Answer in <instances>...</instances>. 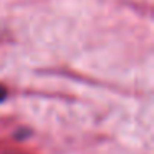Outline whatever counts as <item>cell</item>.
<instances>
[{
  "mask_svg": "<svg viewBox=\"0 0 154 154\" xmlns=\"http://www.w3.org/2000/svg\"><path fill=\"white\" fill-rule=\"evenodd\" d=\"M5 96H7V91H5L4 86H0V103L5 100Z\"/></svg>",
  "mask_w": 154,
  "mask_h": 154,
  "instance_id": "cell-1",
  "label": "cell"
}]
</instances>
